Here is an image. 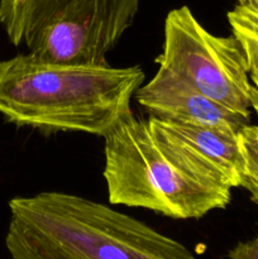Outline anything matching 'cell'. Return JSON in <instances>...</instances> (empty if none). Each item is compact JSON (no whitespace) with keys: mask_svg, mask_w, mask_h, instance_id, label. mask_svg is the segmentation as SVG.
Returning a JSON list of instances; mask_svg holds the SVG:
<instances>
[{"mask_svg":"<svg viewBox=\"0 0 258 259\" xmlns=\"http://www.w3.org/2000/svg\"><path fill=\"white\" fill-rule=\"evenodd\" d=\"M144 77L139 66L62 65L20 53L0 61V114L46 134L104 138L131 113Z\"/></svg>","mask_w":258,"mask_h":259,"instance_id":"1","label":"cell"},{"mask_svg":"<svg viewBox=\"0 0 258 259\" xmlns=\"http://www.w3.org/2000/svg\"><path fill=\"white\" fill-rule=\"evenodd\" d=\"M12 259H196L182 243L108 205L61 191L13 197Z\"/></svg>","mask_w":258,"mask_h":259,"instance_id":"2","label":"cell"},{"mask_svg":"<svg viewBox=\"0 0 258 259\" xmlns=\"http://www.w3.org/2000/svg\"><path fill=\"white\" fill-rule=\"evenodd\" d=\"M104 141L103 176L111 205L189 220L225 209L232 201V189L152 128L148 119L131 111Z\"/></svg>","mask_w":258,"mask_h":259,"instance_id":"3","label":"cell"},{"mask_svg":"<svg viewBox=\"0 0 258 259\" xmlns=\"http://www.w3.org/2000/svg\"><path fill=\"white\" fill-rule=\"evenodd\" d=\"M141 0H0V25L15 47L45 62L106 65Z\"/></svg>","mask_w":258,"mask_h":259,"instance_id":"4","label":"cell"},{"mask_svg":"<svg viewBox=\"0 0 258 259\" xmlns=\"http://www.w3.org/2000/svg\"><path fill=\"white\" fill-rule=\"evenodd\" d=\"M156 62L223 108L248 119L252 111L258 115V90L240 43L233 34L222 37L205 29L186 5L167 14Z\"/></svg>","mask_w":258,"mask_h":259,"instance_id":"5","label":"cell"},{"mask_svg":"<svg viewBox=\"0 0 258 259\" xmlns=\"http://www.w3.org/2000/svg\"><path fill=\"white\" fill-rule=\"evenodd\" d=\"M136 96L151 116L162 120L218 129L235 136L250 124V119L223 108L162 67L149 82L139 88Z\"/></svg>","mask_w":258,"mask_h":259,"instance_id":"6","label":"cell"},{"mask_svg":"<svg viewBox=\"0 0 258 259\" xmlns=\"http://www.w3.org/2000/svg\"><path fill=\"white\" fill-rule=\"evenodd\" d=\"M148 121L152 128L196 159L220 184L229 189L242 187L243 159L238 143L239 134L174 123L153 116H149Z\"/></svg>","mask_w":258,"mask_h":259,"instance_id":"7","label":"cell"},{"mask_svg":"<svg viewBox=\"0 0 258 259\" xmlns=\"http://www.w3.org/2000/svg\"><path fill=\"white\" fill-rule=\"evenodd\" d=\"M243 159V185L258 204V125H247L238 136Z\"/></svg>","mask_w":258,"mask_h":259,"instance_id":"8","label":"cell"},{"mask_svg":"<svg viewBox=\"0 0 258 259\" xmlns=\"http://www.w3.org/2000/svg\"><path fill=\"white\" fill-rule=\"evenodd\" d=\"M228 23L229 25L239 27L247 32L252 33L253 35L258 37V14L244 9L242 7L235 5L229 13H228Z\"/></svg>","mask_w":258,"mask_h":259,"instance_id":"9","label":"cell"},{"mask_svg":"<svg viewBox=\"0 0 258 259\" xmlns=\"http://www.w3.org/2000/svg\"><path fill=\"white\" fill-rule=\"evenodd\" d=\"M229 259H258V238L235 244L228 254Z\"/></svg>","mask_w":258,"mask_h":259,"instance_id":"10","label":"cell"},{"mask_svg":"<svg viewBox=\"0 0 258 259\" xmlns=\"http://www.w3.org/2000/svg\"><path fill=\"white\" fill-rule=\"evenodd\" d=\"M237 3L238 7H242L258 14V0H237Z\"/></svg>","mask_w":258,"mask_h":259,"instance_id":"11","label":"cell"}]
</instances>
